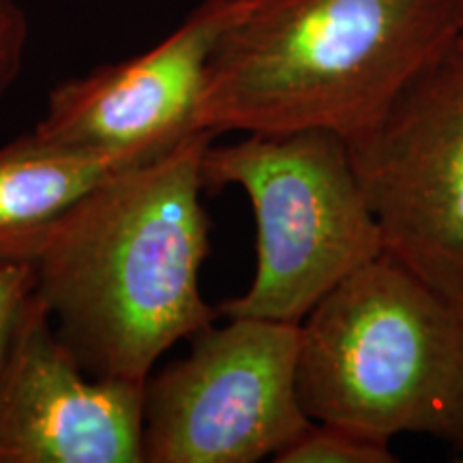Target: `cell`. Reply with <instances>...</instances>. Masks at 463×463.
<instances>
[{
    "instance_id": "1",
    "label": "cell",
    "mask_w": 463,
    "mask_h": 463,
    "mask_svg": "<svg viewBox=\"0 0 463 463\" xmlns=\"http://www.w3.org/2000/svg\"><path fill=\"white\" fill-rule=\"evenodd\" d=\"M215 137L195 131L112 172L28 258L58 335L97 378L144 384L164 352L219 316L200 292L208 253L202 159Z\"/></svg>"
},
{
    "instance_id": "2",
    "label": "cell",
    "mask_w": 463,
    "mask_h": 463,
    "mask_svg": "<svg viewBox=\"0 0 463 463\" xmlns=\"http://www.w3.org/2000/svg\"><path fill=\"white\" fill-rule=\"evenodd\" d=\"M457 31V0H253L213 50L195 127L354 144Z\"/></svg>"
},
{
    "instance_id": "3",
    "label": "cell",
    "mask_w": 463,
    "mask_h": 463,
    "mask_svg": "<svg viewBox=\"0 0 463 463\" xmlns=\"http://www.w3.org/2000/svg\"><path fill=\"white\" fill-rule=\"evenodd\" d=\"M297 389L316 422L463 442V303L380 253L300 322Z\"/></svg>"
},
{
    "instance_id": "4",
    "label": "cell",
    "mask_w": 463,
    "mask_h": 463,
    "mask_svg": "<svg viewBox=\"0 0 463 463\" xmlns=\"http://www.w3.org/2000/svg\"><path fill=\"white\" fill-rule=\"evenodd\" d=\"M202 178L206 189L245 191L258 225L251 286L223 300L219 316L303 322L339 281L384 253L350 144L337 133H247L230 146L211 142Z\"/></svg>"
},
{
    "instance_id": "5",
    "label": "cell",
    "mask_w": 463,
    "mask_h": 463,
    "mask_svg": "<svg viewBox=\"0 0 463 463\" xmlns=\"http://www.w3.org/2000/svg\"><path fill=\"white\" fill-rule=\"evenodd\" d=\"M191 337L189 356L144 382L146 463H256L311 419L300 405V322L225 317Z\"/></svg>"
},
{
    "instance_id": "6",
    "label": "cell",
    "mask_w": 463,
    "mask_h": 463,
    "mask_svg": "<svg viewBox=\"0 0 463 463\" xmlns=\"http://www.w3.org/2000/svg\"><path fill=\"white\" fill-rule=\"evenodd\" d=\"M350 153L384 253L463 303V42L439 52Z\"/></svg>"
},
{
    "instance_id": "7",
    "label": "cell",
    "mask_w": 463,
    "mask_h": 463,
    "mask_svg": "<svg viewBox=\"0 0 463 463\" xmlns=\"http://www.w3.org/2000/svg\"><path fill=\"white\" fill-rule=\"evenodd\" d=\"M253 0H202L164 42L62 80L34 131L69 146L146 161L191 133L219 37Z\"/></svg>"
},
{
    "instance_id": "8",
    "label": "cell",
    "mask_w": 463,
    "mask_h": 463,
    "mask_svg": "<svg viewBox=\"0 0 463 463\" xmlns=\"http://www.w3.org/2000/svg\"><path fill=\"white\" fill-rule=\"evenodd\" d=\"M144 384L97 378L26 298L0 358V463H144Z\"/></svg>"
},
{
    "instance_id": "9",
    "label": "cell",
    "mask_w": 463,
    "mask_h": 463,
    "mask_svg": "<svg viewBox=\"0 0 463 463\" xmlns=\"http://www.w3.org/2000/svg\"><path fill=\"white\" fill-rule=\"evenodd\" d=\"M140 164L24 133L0 146V260L28 262L43 232L120 167Z\"/></svg>"
},
{
    "instance_id": "10",
    "label": "cell",
    "mask_w": 463,
    "mask_h": 463,
    "mask_svg": "<svg viewBox=\"0 0 463 463\" xmlns=\"http://www.w3.org/2000/svg\"><path fill=\"white\" fill-rule=\"evenodd\" d=\"M277 463H392L389 442L367 433L333 425V422L311 420L300 436L289 442Z\"/></svg>"
},
{
    "instance_id": "11",
    "label": "cell",
    "mask_w": 463,
    "mask_h": 463,
    "mask_svg": "<svg viewBox=\"0 0 463 463\" xmlns=\"http://www.w3.org/2000/svg\"><path fill=\"white\" fill-rule=\"evenodd\" d=\"M31 24L15 0H0V99L11 90L24 67Z\"/></svg>"
},
{
    "instance_id": "12",
    "label": "cell",
    "mask_w": 463,
    "mask_h": 463,
    "mask_svg": "<svg viewBox=\"0 0 463 463\" xmlns=\"http://www.w3.org/2000/svg\"><path fill=\"white\" fill-rule=\"evenodd\" d=\"M34 289L33 269L28 262L0 260V358L14 331L17 316Z\"/></svg>"
},
{
    "instance_id": "13",
    "label": "cell",
    "mask_w": 463,
    "mask_h": 463,
    "mask_svg": "<svg viewBox=\"0 0 463 463\" xmlns=\"http://www.w3.org/2000/svg\"><path fill=\"white\" fill-rule=\"evenodd\" d=\"M457 20H459V31H457V39L463 42V0H457Z\"/></svg>"
},
{
    "instance_id": "14",
    "label": "cell",
    "mask_w": 463,
    "mask_h": 463,
    "mask_svg": "<svg viewBox=\"0 0 463 463\" xmlns=\"http://www.w3.org/2000/svg\"><path fill=\"white\" fill-rule=\"evenodd\" d=\"M461 461H463V457H461Z\"/></svg>"
}]
</instances>
